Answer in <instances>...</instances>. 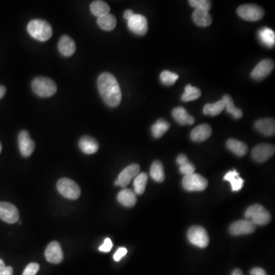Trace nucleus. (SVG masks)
<instances>
[{
    "instance_id": "1",
    "label": "nucleus",
    "mask_w": 275,
    "mask_h": 275,
    "mask_svg": "<svg viewBox=\"0 0 275 275\" xmlns=\"http://www.w3.org/2000/svg\"><path fill=\"white\" fill-rule=\"evenodd\" d=\"M97 87L104 102L110 107H116L122 101V93L116 78L109 73H103L97 80Z\"/></svg>"
},
{
    "instance_id": "2",
    "label": "nucleus",
    "mask_w": 275,
    "mask_h": 275,
    "mask_svg": "<svg viewBox=\"0 0 275 275\" xmlns=\"http://www.w3.org/2000/svg\"><path fill=\"white\" fill-rule=\"evenodd\" d=\"M27 30L32 37L40 42L49 40L53 34L51 25L42 19H34L29 22Z\"/></svg>"
},
{
    "instance_id": "3",
    "label": "nucleus",
    "mask_w": 275,
    "mask_h": 275,
    "mask_svg": "<svg viewBox=\"0 0 275 275\" xmlns=\"http://www.w3.org/2000/svg\"><path fill=\"white\" fill-rule=\"evenodd\" d=\"M34 93L41 97H50L57 92V87L53 80L45 76H37L32 83Z\"/></svg>"
},
{
    "instance_id": "4",
    "label": "nucleus",
    "mask_w": 275,
    "mask_h": 275,
    "mask_svg": "<svg viewBox=\"0 0 275 275\" xmlns=\"http://www.w3.org/2000/svg\"><path fill=\"white\" fill-rule=\"evenodd\" d=\"M245 217L247 220L252 222L254 225L264 226L271 221V215L268 209H265L260 204H254L250 206L245 211Z\"/></svg>"
},
{
    "instance_id": "5",
    "label": "nucleus",
    "mask_w": 275,
    "mask_h": 275,
    "mask_svg": "<svg viewBox=\"0 0 275 275\" xmlns=\"http://www.w3.org/2000/svg\"><path fill=\"white\" fill-rule=\"evenodd\" d=\"M59 193L69 200H76L81 195V189L76 183L69 178H62L57 181Z\"/></svg>"
},
{
    "instance_id": "6",
    "label": "nucleus",
    "mask_w": 275,
    "mask_h": 275,
    "mask_svg": "<svg viewBox=\"0 0 275 275\" xmlns=\"http://www.w3.org/2000/svg\"><path fill=\"white\" fill-rule=\"evenodd\" d=\"M182 186L187 191H202L208 186V181L198 173L185 175L183 178Z\"/></svg>"
},
{
    "instance_id": "7",
    "label": "nucleus",
    "mask_w": 275,
    "mask_h": 275,
    "mask_svg": "<svg viewBox=\"0 0 275 275\" xmlns=\"http://www.w3.org/2000/svg\"><path fill=\"white\" fill-rule=\"evenodd\" d=\"M237 13L244 20L256 22L262 19L265 15V11L260 6L254 4L242 5L237 9Z\"/></svg>"
},
{
    "instance_id": "8",
    "label": "nucleus",
    "mask_w": 275,
    "mask_h": 275,
    "mask_svg": "<svg viewBox=\"0 0 275 275\" xmlns=\"http://www.w3.org/2000/svg\"><path fill=\"white\" fill-rule=\"evenodd\" d=\"M187 238L190 243L199 248H206L209 245V235L202 226H193L190 227L187 232Z\"/></svg>"
},
{
    "instance_id": "9",
    "label": "nucleus",
    "mask_w": 275,
    "mask_h": 275,
    "mask_svg": "<svg viewBox=\"0 0 275 275\" xmlns=\"http://www.w3.org/2000/svg\"><path fill=\"white\" fill-rule=\"evenodd\" d=\"M275 152L274 146L270 144H260L253 148L251 151L252 159L259 163H263L274 155Z\"/></svg>"
},
{
    "instance_id": "10",
    "label": "nucleus",
    "mask_w": 275,
    "mask_h": 275,
    "mask_svg": "<svg viewBox=\"0 0 275 275\" xmlns=\"http://www.w3.org/2000/svg\"><path fill=\"white\" fill-rule=\"evenodd\" d=\"M274 68V62L271 59H264L258 64L251 73V76L256 81H262L268 76Z\"/></svg>"
},
{
    "instance_id": "11",
    "label": "nucleus",
    "mask_w": 275,
    "mask_h": 275,
    "mask_svg": "<svg viewBox=\"0 0 275 275\" xmlns=\"http://www.w3.org/2000/svg\"><path fill=\"white\" fill-rule=\"evenodd\" d=\"M0 219L9 224H13L19 220V212L12 204L0 202Z\"/></svg>"
},
{
    "instance_id": "12",
    "label": "nucleus",
    "mask_w": 275,
    "mask_h": 275,
    "mask_svg": "<svg viewBox=\"0 0 275 275\" xmlns=\"http://www.w3.org/2000/svg\"><path fill=\"white\" fill-rule=\"evenodd\" d=\"M18 147L23 157H29L34 152L35 144L29 135V132L23 130L18 135Z\"/></svg>"
},
{
    "instance_id": "13",
    "label": "nucleus",
    "mask_w": 275,
    "mask_h": 275,
    "mask_svg": "<svg viewBox=\"0 0 275 275\" xmlns=\"http://www.w3.org/2000/svg\"><path fill=\"white\" fill-rule=\"evenodd\" d=\"M129 29L138 35H145L148 32V26L146 18L139 14H135L128 21Z\"/></svg>"
},
{
    "instance_id": "14",
    "label": "nucleus",
    "mask_w": 275,
    "mask_h": 275,
    "mask_svg": "<svg viewBox=\"0 0 275 275\" xmlns=\"http://www.w3.org/2000/svg\"><path fill=\"white\" fill-rule=\"evenodd\" d=\"M45 258L50 263L59 264L63 261L64 254L58 242H50L45 252Z\"/></svg>"
},
{
    "instance_id": "15",
    "label": "nucleus",
    "mask_w": 275,
    "mask_h": 275,
    "mask_svg": "<svg viewBox=\"0 0 275 275\" xmlns=\"http://www.w3.org/2000/svg\"><path fill=\"white\" fill-rule=\"evenodd\" d=\"M256 226L248 220H239L231 225L229 232L233 235H246L256 231Z\"/></svg>"
},
{
    "instance_id": "16",
    "label": "nucleus",
    "mask_w": 275,
    "mask_h": 275,
    "mask_svg": "<svg viewBox=\"0 0 275 275\" xmlns=\"http://www.w3.org/2000/svg\"><path fill=\"white\" fill-rule=\"evenodd\" d=\"M140 171V166L137 164H132L126 167L119 175L117 181L119 186L122 187H126L132 181V178H135Z\"/></svg>"
},
{
    "instance_id": "17",
    "label": "nucleus",
    "mask_w": 275,
    "mask_h": 275,
    "mask_svg": "<svg viewBox=\"0 0 275 275\" xmlns=\"http://www.w3.org/2000/svg\"><path fill=\"white\" fill-rule=\"evenodd\" d=\"M254 127L259 132L265 136H272L275 133V122L274 119H262L258 120Z\"/></svg>"
},
{
    "instance_id": "18",
    "label": "nucleus",
    "mask_w": 275,
    "mask_h": 275,
    "mask_svg": "<svg viewBox=\"0 0 275 275\" xmlns=\"http://www.w3.org/2000/svg\"><path fill=\"white\" fill-rule=\"evenodd\" d=\"M58 50L62 55L70 57L76 51V44L70 36L63 35L58 42Z\"/></svg>"
},
{
    "instance_id": "19",
    "label": "nucleus",
    "mask_w": 275,
    "mask_h": 275,
    "mask_svg": "<svg viewBox=\"0 0 275 275\" xmlns=\"http://www.w3.org/2000/svg\"><path fill=\"white\" fill-rule=\"evenodd\" d=\"M172 115H173L174 120L182 126L192 125L195 123L194 117L190 115L188 112L182 106L174 108L172 111Z\"/></svg>"
},
{
    "instance_id": "20",
    "label": "nucleus",
    "mask_w": 275,
    "mask_h": 275,
    "mask_svg": "<svg viewBox=\"0 0 275 275\" xmlns=\"http://www.w3.org/2000/svg\"><path fill=\"white\" fill-rule=\"evenodd\" d=\"M212 135V128L208 124H201L197 126L190 134L191 139L194 142H204Z\"/></svg>"
},
{
    "instance_id": "21",
    "label": "nucleus",
    "mask_w": 275,
    "mask_h": 275,
    "mask_svg": "<svg viewBox=\"0 0 275 275\" xmlns=\"http://www.w3.org/2000/svg\"><path fill=\"white\" fill-rule=\"evenodd\" d=\"M79 147L83 152L87 154L96 153L99 149V144L97 141L90 136H83L80 139Z\"/></svg>"
},
{
    "instance_id": "22",
    "label": "nucleus",
    "mask_w": 275,
    "mask_h": 275,
    "mask_svg": "<svg viewBox=\"0 0 275 275\" xmlns=\"http://www.w3.org/2000/svg\"><path fill=\"white\" fill-rule=\"evenodd\" d=\"M117 200L120 204L126 207H133L137 203L135 193L130 189L127 188L123 189L119 193Z\"/></svg>"
},
{
    "instance_id": "23",
    "label": "nucleus",
    "mask_w": 275,
    "mask_h": 275,
    "mask_svg": "<svg viewBox=\"0 0 275 275\" xmlns=\"http://www.w3.org/2000/svg\"><path fill=\"white\" fill-rule=\"evenodd\" d=\"M192 18L195 24L201 27H207L212 24V17L207 11L195 9L192 15Z\"/></svg>"
},
{
    "instance_id": "24",
    "label": "nucleus",
    "mask_w": 275,
    "mask_h": 275,
    "mask_svg": "<svg viewBox=\"0 0 275 275\" xmlns=\"http://www.w3.org/2000/svg\"><path fill=\"white\" fill-rule=\"evenodd\" d=\"M223 180L230 183L232 191H239L243 187L244 180L240 178V173L237 170L228 172Z\"/></svg>"
},
{
    "instance_id": "25",
    "label": "nucleus",
    "mask_w": 275,
    "mask_h": 275,
    "mask_svg": "<svg viewBox=\"0 0 275 275\" xmlns=\"http://www.w3.org/2000/svg\"><path fill=\"white\" fill-rule=\"evenodd\" d=\"M226 146L229 151L240 157L245 155L248 151V146L244 142H240L237 139H229L226 142Z\"/></svg>"
},
{
    "instance_id": "26",
    "label": "nucleus",
    "mask_w": 275,
    "mask_h": 275,
    "mask_svg": "<svg viewBox=\"0 0 275 275\" xmlns=\"http://www.w3.org/2000/svg\"><path fill=\"white\" fill-rule=\"evenodd\" d=\"M176 163L180 165V172L183 174L189 175L194 173L196 168L194 165L188 160L187 156L184 154H181L176 158Z\"/></svg>"
},
{
    "instance_id": "27",
    "label": "nucleus",
    "mask_w": 275,
    "mask_h": 275,
    "mask_svg": "<svg viewBox=\"0 0 275 275\" xmlns=\"http://www.w3.org/2000/svg\"><path fill=\"white\" fill-rule=\"evenodd\" d=\"M259 37L261 42L268 48H272L275 44V34L269 28H262L259 32Z\"/></svg>"
},
{
    "instance_id": "28",
    "label": "nucleus",
    "mask_w": 275,
    "mask_h": 275,
    "mask_svg": "<svg viewBox=\"0 0 275 275\" xmlns=\"http://www.w3.org/2000/svg\"><path fill=\"white\" fill-rule=\"evenodd\" d=\"M150 175L151 178L156 182H163L165 179V171L164 166L160 161H154L150 169Z\"/></svg>"
},
{
    "instance_id": "29",
    "label": "nucleus",
    "mask_w": 275,
    "mask_h": 275,
    "mask_svg": "<svg viewBox=\"0 0 275 275\" xmlns=\"http://www.w3.org/2000/svg\"><path fill=\"white\" fill-rule=\"evenodd\" d=\"M222 101L224 102L225 108L228 113L231 114L234 118L239 120L243 116V112L234 105L233 100L229 95H224Z\"/></svg>"
},
{
    "instance_id": "30",
    "label": "nucleus",
    "mask_w": 275,
    "mask_h": 275,
    "mask_svg": "<svg viewBox=\"0 0 275 275\" xmlns=\"http://www.w3.org/2000/svg\"><path fill=\"white\" fill-rule=\"evenodd\" d=\"M97 24L103 30L112 31L116 26V18L113 15L107 14L97 18Z\"/></svg>"
},
{
    "instance_id": "31",
    "label": "nucleus",
    "mask_w": 275,
    "mask_h": 275,
    "mask_svg": "<svg viewBox=\"0 0 275 275\" xmlns=\"http://www.w3.org/2000/svg\"><path fill=\"white\" fill-rule=\"evenodd\" d=\"M90 11L95 16L99 17L109 14L110 7L107 3L103 1H94L90 4Z\"/></svg>"
},
{
    "instance_id": "32",
    "label": "nucleus",
    "mask_w": 275,
    "mask_h": 275,
    "mask_svg": "<svg viewBox=\"0 0 275 275\" xmlns=\"http://www.w3.org/2000/svg\"><path fill=\"white\" fill-rule=\"evenodd\" d=\"M170 126L168 122L164 119H160L151 127V133L155 139H159L170 129Z\"/></svg>"
},
{
    "instance_id": "33",
    "label": "nucleus",
    "mask_w": 275,
    "mask_h": 275,
    "mask_svg": "<svg viewBox=\"0 0 275 275\" xmlns=\"http://www.w3.org/2000/svg\"><path fill=\"white\" fill-rule=\"evenodd\" d=\"M224 109V102L223 101H219L214 103H208L205 105L203 112L205 115L215 116V115H220Z\"/></svg>"
},
{
    "instance_id": "34",
    "label": "nucleus",
    "mask_w": 275,
    "mask_h": 275,
    "mask_svg": "<svg viewBox=\"0 0 275 275\" xmlns=\"http://www.w3.org/2000/svg\"><path fill=\"white\" fill-rule=\"evenodd\" d=\"M201 96V91L200 89L188 84V85L186 86L185 91L181 96V100L184 102H190V101L199 99Z\"/></svg>"
},
{
    "instance_id": "35",
    "label": "nucleus",
    "mask_w": 275,
    "mask_h": 275,
    "mask_svg": "<svg viewBox=\"0 0 275 275\" xmlns=\"http://www.w3.org/2000/svg\"><path fill=\"white\" fill-rule=\"evenodd\" d=\"M148 176L146 173H140L135 176L134 180V188L136 194L142 195L144 193L148 183Z\"/></svg>"
},
{
    "instance_id": "36",
    "label": "nucleus",
    "mask_w": 275,
    "mask_h": 275,
    "mask_svg": "<svg viewBox=\"0 0 275 275\" xmlns=\"http://www.w3.org/2000/svg\"><path fill=\"white\" fill-rule=\"evenodd\" d=\"M160 78L162 84L167 86H171L178 81L179 76L176 73H173L169 70H164L161 73Z\"/></svg>"
},
{
    "instance_id": "37",
    "label": "nucleus",
    "mask_w": 275,
    "mask_h": 275,
    "mask_svg": "<svg viewBox=\"0 0 275 275\" xmlns=\"http://www.w3.org/2000/svg\"><path fill=\"white\" fill-rule=\"evenodd\" d=\"M190 6L195 8L196 9H201V10H205L209 12L211 9V2L209 0H190L189 1Z\"/></svg>"
},
{
    "instance_id": "38",
    "label": "nucleus",
    "mask_w": 275,
    "mask_h": 275,
    "mask_svg": "<svg viewBox=\"0 0 275 275\" xmlns=\"http://www.w3.org/2000/svg\"><path fill=\"white\" fill-rule=\"evenodd\" d=\"M40 269V265L37 263H30L26 266L23 275H36Z\"/></svg>"
},
{
    "instance_id": "39",
    "label": "nucleus",
    "mask_w": 275,
    "mask_h": 275,
    "mask_svg": "<svg viewBox=\"0 0 275 275\" xmlns=\"http://www.w3.org/2000/svg\"><path fill=\"white\" fill-rule=\"evenodd\" d=\"M112 242L110 239L106 238L104 240V242L101 247H100V251H103V252H109L112 248Z\"/></svg>"
},
{
    "instance_id": "40",
    "label": "nucleus",
    "mask_w": 275,
    "mask_h": 275,
    "mask_svg": "<svg viewBox=\"0 0 275 275\" xmlns=\"http://www.w3.org/2000/svg\"><path fill=\"white\" fill-rule=\"evenodd\" d=\"M126 254H127V249H126V248L122 247V248H119V249L117 250L116 252L114 254V260H115V262H120V261L121 260Z\"/></svg>"
},
{
    "instance_id": "41",
    "label": "nucleus",
    "mask_w": 275,
    "mask_h": 275,
    "mask_svg": "<svg viewBox=\"0 0 275 275\" xmlns=\"http://www.w3.org/2000/svg\"><path fill=\"white\" fill-rule=\"evenodd\" d=\"M250 274H251V275H268L267 274L266 271H265L263 268H253V269H251V271H250Z\"/></svg>"
},
{
    "instance_id": "42",
    "label": "nucleus",
    "mask_w": 275,
    "mask_h": 275,
    "mask_svg": "<svg viewBox=\"0 0 275 275\" xmlns=\"http://www.w3.org/2000/svg\"><path fill=\"white\" fill-rule=\"evenodd\" d=\"M13 274V269L12 267L8 266L6 267L3 271L0 272V275H12Z\"/></svg>"
},
{
    "instance_id": "43",
    "label": "nucleus",
    "mask_w": 275,
    "mask_h": 275,
    "mask_svg": "<svg viewBox=\"0 0 275 275\" xmlns=\"http://www.w3.org/2000/svg\"><path fill=\"white\" fill-rule=\"evenodd\" d=\"M134 15H135V13H134L133 11L131 10V9H128L124 12V18L129 21Z\"/></svg>"
},
{
    "instance_id": "44",
    "label": "nucleus",
    "mask_w": 275,
    "mask_h": 275,
    "mask_svg": "<svg viewBox=\"0 0 275 275\" xmlns=\"http://www.w3.org/2000/svg\"><path fill=\"white\" fill-rule=\"evenodd\" d=\"M6 88L4 86L0 85V99L4 96V95L6 94Z\"/></svg>"
},
{
    "instance_id": "45",
    "label": "nucleus",
    "mask_w": 275,
    "mask_h": 275,
    "mask_svg": "<svg viewBox=\"0 0 275 275\" xmlns=\"http://www.w3.org/2000/svg\"><path fill=\"white\" fill-rule=\"evenodd\" d=\"M232 275H244L243 272H242V271H241L240 269H239V268H237V269L234 270L233 271H232Z\"/></svg>"
},
{
    "instance_id": "46",
    "label": "nucleus",
    "mask_w": 275,
    "mask_h": 275,
    "mask_svg": "<svg viewBox=\"0 0 275 275\" xmlns=\"http://www.w3.org/2000/svg\"><path fill=\"white\" fill-rule=\"evenodd\" d=\"M6 265H5L4 262H3V259H0V272L3 271V270L6 268Z\"/></svg>"
},
{
    "instance_id": "47",
    "label": "nucleus",
    "mask_w": 275,
    "mask_h": 275,
    "mask_svg": "<svg viewBox=\"0 0 275 275\" xmlns=\"http://www.w3.org/2000/svg\"><path fill=\"white\" fill-rule=\"evenodd\" d=\"M2 148H3V147H2V144L0 143V153H1V151H2Z\"/></svg>"
}]
</instances>
